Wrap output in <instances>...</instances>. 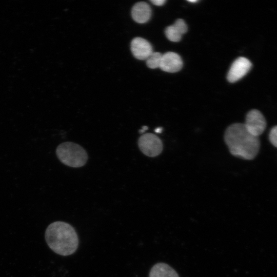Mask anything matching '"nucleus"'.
Segmentation results:
<instances>
[{
  "mask_svg": "<svg viewBox=\"0 0 277 277\" xmlns=\"http://www.w3.org/2000/svg\"><path fill=\"white\" fill-rule=\"evenodd\" d=\"M224 140L230 153L241 159L252 160L259 151V137L251 134L244 124L234 123L230 125L225 131Z\"/></svg>",
  "mask_w": 277,
  "mask_h": 277,
  "instance_id": "1",
  "label": "nucleus"
},
{
  "mask_svg": "<svg viewBox=\"0 0 277 277\" xmlns=\"http://www.w3.org/2000/svg\"><path fill=\"white\" fill-rule=\"evenodd\" d=\"M45 240L55 253L67 256L74 253L78 245V239L74 228L69 224L56 221L50 224L45 231Z\"/></svg>",
  "mask_w": 277,
  "mask_h": 277,
  "instance_id": "2",
  "label": "nucleus"
},
{
  "mask_svg": "<svg viewBox=\"0 0 277 277\" xmlns=\"http://www.w3.org/2000/svg\"><path fill=\"white\" fill-rule=\"evenodd\" d=\"M56 153L62 163L74 168L83 166L88 159L85 150L79 145L72 142H64L59 145L56 148Z\"/></svg>",
  "mask_w": 277,
  "mask_h": 277,
  "instance_id": "3",
  "label": "nucleus"
},
{
  "mask_svg": "<svg viewBox=\"0 0 277 277\" xmlns=\"http://www.w3.org/2000/svg\"><path fill=\"white\" fill-rule=\"evenodd\" d=\"M141 151L146 155L154 157L159 155L163 150V143L156 135L147 133L141 135L138 140Z\"/></svg>",
  "mask_w": 277,
  "mask_h": 277,
  "instance_id": "4",
  "label": "nucleus"
},
{
  "mask_svg": "<svg viewBox=\"0 0 277 277\" xmlns=\"http://www.w3.org/2000/svg\"><path fill=\"white\" fill-rule=\"evenodd\" d=\"M247 131L252 135L259 137L265 131L266 121L263 114L258 110L249 111L244 123Z\"/></svg>",
  "mask_w": 277,
  "mask_h": 277,
  "instance_id": "5",
  "label": "nucleus"
},
{
  "mask_svg": "<svg viewBox=\"0 0 277 277\" xmlns=\"http://www.w3.org/2000/svg\"><path fill=\"white\" fill-rule=\"evenodd\" d=\"M252 67L251 62L244 57L236 58L231 65L227 78L230 83H234L244 77Z\"/></svg>",
  "mask_w": 277,
  "mask_h": 277,
  "instance_id": "6",
  "label": "nucleus"
},
{
  "mask_svg": "<svg viewBox=\"0 0 277 277\" xmlns=\"http://www.w3.org/2000/svg\"><path fill=\"white\" fill-rule=\"evenodd\" d=\"M131 50L134 57L140 60H146L153 52L152 46L149 42L140 37L132 40Z\"/></svg>",
  "mask_w": 277,
  "mask_h": 277,
  "instance_id": "7",
  "label": "nucleus"
},
{
  "mask_svg": "<svg viewBox=\"0 0 277 277\" xmlns=\"http://www.w3.org/2000/svg\"><path fill=\"white\" fill-rule=\"evenodd\" d=\"M183 66V61L180 56L173 52H168L162 54L160 68L163 71L174 73L180 71Z\"/></svg>",
  "mask_w": 277,
  "mask_h": 277,
  "instance_id": "8",
  "label": "nucleus"
},
{
  "mask_svg": "<svg viewBox=\"0 0 277 277\" xmlns=\"http://www.w3.org/2000/svg\"><path fill=\"white\" fill-rule=\"evenodd\" d=\"M132 18L137 23L143 24L147 22L151 15L150 6L146 3L140 2L136 3L131 10Z\"/></svg>",
  "mask_w": 277,
  "mask_h": 277,
  "instance_id": "9",
  "label": "nucleus"
},
{
  "mask_svg": "<svg viewBox=\"0 0 277 277\" xmlns=\"http://www.w3.org/2000/svg\"><path fill=\"white\" fill-rule=\"evenodd\" d=\"M187 31V26L184 21L182 19H177L172 25L166 28L165 32L169 40L177 42L181 40L182 35Z\"/></svg>",
  "mask_w": 277,
  "mask_h": 277,
  "instance_id": "10",
  "label": "nucleus"
},
{
  "mask_svg": "<svg viewBox=\"0 0 277 277\" xmlns=\"http://www.w3.org/2000/svg\"><path fill=\"white\" fill-rule=\"evenodd\" d=\"M149 277H179L172 267L165 263L156 264L151 268Z\"/></svg>",
  "mask_w": 277,
  "mask_h": 277,
  "instance_id": "11",
  "label": "nucleus"
},
{
  "mask_svg": "<svg viewBox=\"0 0 277 277\" xmlns=\"http://www.w3.org/2000/svg\"><path fill=\"white\" fill-rule=\"evenodd\" d=\"M162 54L160 52H152L146 60V65L151 69L160 68Z\"/></svg>",
  "mask_w": 277,
  "mask_h": 277,
  "instance_id": "12",
  "label": "nucleus"
},
{
  "mask_svg": "<svg viewBox=\"0 0 277 277\" xmlns=\"http://www.w3.org/2000/svg\"><path fill=\"white\" fill-rule=\"evenodd\" d=\"M269 140L275 147L277 148V126L273 127L269 133Z\"/></svg>",
  "mask_w": 277,
  "mask_h": 277,
  "instance_id": "13",
  "label": "nucleus"
},
{
  "mask_svg": "<svg viewBox=\"0 0 277 277\" xmlns=\"http://www.w3.org/2000/svg\"><path fill=\"white\" fill-rule=\"evenodd\" d=\"M150 2L156 6H162L166 2L165 0H151Z\"/></svg>",
  "mask_w": 277,
  "mask_h": 277,
  "instance_id": "14",
  "label": "nucleus"
},
{
  "mask_svg": "<svg viewBox=\"0 0 277 277\" xmlns=\"http://www.w3.org/2000/svg\"><path fill=\"white\" fill-rule=\"evenodd\" d=\"M148 129V127L147 126H144L143 127V128H142V129H141L139 131L140 133H143L145 131V130H146L147 129Z\"/></svg>",
  "mask_w": 277,
  "mask_h": 277,
  "instance_id": "15",
  "label": "nucleus"
},
{
  "mask_svg": "<svg viewBox=\"0 0 277 277\" xmlns=\"http://www.w3.org/2000/svg\"><path fill=\"white\" fill-rule=\"evenodd\" d=\"M155 132L157 133H161L162 131V128L161 127L160 128H157L155 129Z\"/></svg>",
  "mask_w": 277,
  "mask_h": 277,
  "instance_id": "16",
  "label": "nucleus"
},
{
  "mask_svg": "<svg viewBox=\"0 0 277 277\" xmlns=\"http://www.w3.org/2000/svg\"><path fill=\"white\" fill-rule=\"evenodd\" d=\"M188 2H190V3H196L197 2V1L196 0H189V1H188Z\"/></svg>",
  "mask_w": 277,
  "mask_h": 277,
  "instance_id": "17",
  "label": "nucleus"
}]
</instances>
